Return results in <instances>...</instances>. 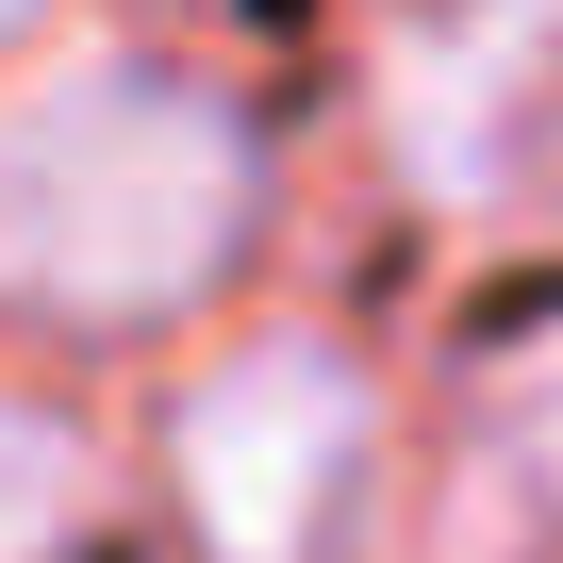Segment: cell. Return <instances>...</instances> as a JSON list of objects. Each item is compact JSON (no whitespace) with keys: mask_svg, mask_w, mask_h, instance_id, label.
Returning a JSON list of instances; mask_svg holds the SVG:
<instances>
[{"mask_svg":"<svg viewBox=\"0 0 563 563\" xmlns=\"http://www.w3.org/2000/svg\"><path fill=\"white\" fill-rule=\"evenodd\" d=\"M249 133L150 67H67L0 100V299L34 316H166L232 265Z\"/></svg>","mask_w":563,"mask_h":563,"instance_id":"obj_1","label":"cell"},{"mask_svg":"<svg viewBox=\"0 0 563 563\" xmlns=\"http://www.w3.org/2000/svg\"><path fill=\"white\" fill-rule=\"evenodd\" d=\"M349 464H365V382L332 349H249L183 398V497L232 563H299Z\"/></svg>","mask_w":563,"mask_h":563,"instance_id":"obj_2","label":"cell"},{"mask_svg":"<svg viewBox=\"0 0 563 563\" xmlns=\"http://www.w3.org/2000/svg\"><path fill=\"white\" fill-rule=\"evenodd\" d=\"M0 563H84V448L0 398Z\"/></svg>","mask_w":563,"mask_h":563,"instance_id":"obj_3","label":"cell"},{"mask_svg":"<svg viewBox=\"0 0 563 563\" xmlns=\"http://www.w3.org/2000/svg\"><path fill=\"white\" fill-rule=\"evenodd\" d=\"M0 18H18V0H0Z\"/></svg>","mask_w":563,"mask_h":563,"instance_id":"obj_4","label":"cell"}]
</instances>
